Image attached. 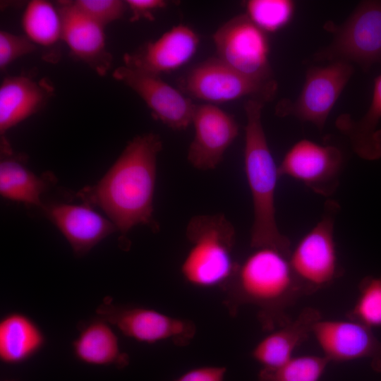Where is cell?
<instances>
[{"label": "cell", "mask_w": 381, "mask_h": 381, "mask_svg": "<svg viewBox=\"0 0 381 381\" xmlns=\"http://www.w3.org/2000/svg\"><path fill=\"white\" fill-rule=\"evenodd\" d=\"M162 149L159 135L133 138L105 175L76 194L83 202L99 207L123 237L134 226L158 229L153 218L157 160Z\"/></svg>", "instance_id": "6da1fadb"}, {"label": "cell", "mask_w": 381, "mask_h": 381, "mask_svg": "<svg viewBox=\"0 0 381 381\" xmlns=\"http://www.w3.org/2000/svg\"><path fill=\"white\" fill-rule=\"evenodd\" d=\"M252 248L223 289L224 304L231 315L243 306L254 307L262 328L270 332L291 320L288 310L305 294L291 266V248Z\"/></svg>", "instance_id": "7a4b0ae2"}, {"label": "cell", "mask_w": 381, "mask_h": 381, "mask_svg": "<svg viewBox=\"0 0 381 381\" xmlns=\"http://www.w3.org/2000/svg\"><path fill=\"white\" fill-rule=\"evenodd\" d=\"M265 104L258 99H249L244 104L243 163L253 210L250 246L273 245L290 248L289 239L280 232L276 221L275 192L280 176L262 124Z\"/></svg>", "instance_id": "3957f363"}, {"label": "cell", "mask_w": 381, "mask_h": 381, "mask_svg": "<svg viewBox=\"0 0 381 381\" xmlns=\"http://www.w3.org/2000/svg\"><path fill=\"white\" fill-rule=\"evenodd\" d=\"M186 236L190 244L181 274L188 284L222 290L234 277L238 262L234 258L236 231L222 214L193 217Z\"/></svg>", "instance_id": "277c9868"}, {"label": "cell", "mask_w": 381, "mask_h": 381, "mask_svg": "<svg viewBox=\"0 0 381 381\" xmlns=\"http://www.w3.org/2000/svg\"><path fill=\"white\" fill-rule=\"evenodd\" d=\"M324 27L333 39L316 52L315 61L356 63L364 69L381 63V1H362L342 24Z\"/></svg>", "instance_id": "5b68a950"}, {"label": "cell", "mask_w": 381, "mask_h": 381, "mask_svg": "<svg viewBox=\"0 0 381 381\" xmlns=\"http://www.w3.org/2000/svg\"><path fill=\"white\" fill-rule=\"evenodd\" d=\"M339 209L337 202L328 200L320 221L291 250V266L305 296L327 287L339 274L334 234Z\"/></svg>", "instance_id": "8992f818"}, {"label": "cell", "mask_w": 381, "mask_h": 381, "mask_svg": "<svg viewBox=\"0 0 381 381\" xmlns=\"http://www.w3.org/2000/svg\"><path fill=\"white\" fill-rule=\"evenodd\" d=\"M217 58L238 73L255 80H274L270 63L268 34L246 13L231 18L213 34Z\"/></svg>", "instance_id": "52a82bcc"}, {"label": "cell", "mask_w": 381, "mask_h": 381, "mask_svg": "<svg viewBox=\"0 0 381 381\" xmlns=\"http://www.w3.org/2000/svg\"><path fill=\"white\" fill-rule=\"evenodd\" d=\"M96 313L124 336L149 344L170 341L185 346L190 344L196 332L195 325L189 320L149 308L116 305L110 297L104 298Z\"/></svg>", "instance_id": "ba28073f"}, {"label": "cell", "mask_w": 381, "mask_h": 381, "mask_svg": "<svg viewBox=\"0 0 381 381\" xmlns=\"http://www.w3.org/2000/svg\"><path fill=\"white\" fill-rule=\"evenodd\" d=\"M182 86L191 97L214 105L245 97L267 102L274 97L277 90L275 80L262 82L249 78L217 57L193 67L183 80Z\"/></svg>", "instance_id": "9c48e42d"}, {"label": "cell", "mask_w": 381, "mask_h": 381, "mask_svg": "<svg viewBox=\"0 0 381 381\" xmlns=\"http://www.w3.org/2000/svg\"><path fill=\"white\" fill-rule=\"evenodd\" d=\"M353 73L351 64L340 61L310 68L298 97L281 101L277 114L312 123L321 131Z\"/></svg>", "instance_id": "30bf717a"}, {"label": "cell", "mask_w": 381, "mask_h": 381, "mask_svg": "<svg viewBox=\"0 0 381 381\" xmlns=\"http://www.w3.org/2000/svg\"><path fill=\"white\" fill-rule=\"evenodd\" d=\"M342 164L343 156L337 147L302 139L287 150L279 165V173L328 196L339 185Z\"/></svg>", "instance_id": "8fae6325"}, {"label": "cell", "mask_w": 381, "mask_h": 381, "mask_svg": "<svg viewBox=\"0 0 381 381\" xmlns=\"http://www.w3.org/2000/svg\"><path fill=\"white\" fill-rule=\"evenodd\" d=\"M112 75L133 90L145 102L155 119L168 127L180 131L192 124L196 104L161 76L125 65L118 67Z\"/></svg>", "instance_id": "7c38bea8"}, {"label": "cell", "mask_w": 381, "mask_h": 381, "mask_svg": "<svg viewBox=\"0 0 381 381\" xmlns=\"http://www.w3.org/2000/svg\"><path fill=\"white\" fill-rule=\"evenodd\" d=\"M192 124L194 137L189 145L187 159L200 170L216 168L238 135L234 117L212 104L195 105Z\"/></svg>", "instance_id": "4fadbf2b"}, {"label": "cell", "mask_w": 381, "mask_h": 381, "mask_svg": "<svg viewBox=\"0 0 381 381\" xmlns=\"http://www.w3.org/2000/svg\"><path fill=\"white\" fill-rule=\"evenodd\" d=\"M199 42V37L193 29L186 25H177L157 40L126 54L124 65L161 76L187 64L195 54Z\"/></svg>", "instance_id": "5bb4252c"}, {"label": "cell", "mask_w": 381, "mask_h": 381, "mask_svg": "<svg viewBox=\"0 0 381 381\" xmlns=\"http://www.w3.org/2000/svg\"><path fill=\"white\" fill-rule=\"evenodd\" d=\"M322 356L329 362L370 358L381 363V341L370 327L349 319L320 320L313 330Z\"/></svg>", "instance_id": "9a60e30c"}, {"label": "cell", "mask_w": 381, "mask_h": 381, "mask_svg": "<svg viewBox=\"0 0 381 381\" xmlns=\"http://www.w3.org/2000/svg\"><path fill=\"white\" fill-rule=\"evenodd\" d=\"M61 18V40L73 56L102 76L109 70L112 56L107 51L104 27L78 10L71 1L56 4Z\"/></svg>", "instance_id": "2e32d148"}, {"label": "cell", "mask_w": 381, "mask_h": 381, "mask_svg": "<svg viewBox=\"0 0 381 381\" xmlns=\"http://www.w3.org/2000/svg\"><path fill=\"white\" fill-rule=\"evenodd\" d=\"M42 207L78 256L85 255L117 231L110 219L85 202L80 205L55 203Z\"/></svg>", "instance_id": "e0dca14e"}, {"label": "cell", "mask_w": 381, "mask_h": 381, "mask_svg": "<svg viewBox=\"0 0 381 381\" xmlns=\"http://www.w3.org/2000/svg\"><path fill=\"white\" fill-rule=\"evenodd\" d=\"M53 92V86L44 78L6 77L0 86L1 135L40 111Z\"/></svg>", "instance_id": "ac0fdd59"}, {"label": "cell", "mask_w": 381, "mask_h": 381, "mask_svg": "<svg viewBox=\"0 0 381 381\" xmlns=\"http://www.w3.org/2000/svg\"><path fill=\"white\" fill-rule=\"evenodd\" d=\"M321 319L318 310L305 308L295 319L260 340L252 350L253 358L262 368H276L285 363L294 357L297 347L313 334L315 325Z\"/></svg>", "instance_id": "d6986e66"}, {"label": "cell", "mask_w": 381, "mask_h": 381, "mask_svg": "<svg viewBox=\"0 0 381 381\" xmlns=\"http://www.w3.org/2000/svg\"><path fill=\"white\" fill-rule=\"evenodd\" d=\"M112 327L97 316L78 326V334L72 342L75 358L90 365L126 367L128 355L121 351Z\"/></svg>", "instance_id": "ffe728a7"}, {"label": "cell", "mask_w": 381, "mask_h": 381, "mask_svg": "<svg viewBox=\"0 0 381 381\" xmlns=\"http://www.w3.org/2000/svg\"><path fill=\"white\" fill-rule=\"evenodd\" d=\"M45 336L28 315L11 312L0 320V360L9 365L22 363L44 346Z\"/></svg>", "instance_id": "44dd1931"}, {"label": "cell", "mask_w": 381, "mask_h": 381, "mask_svg": "<svg viewBox=\"0 0 381 381\" xmlns=\"http://www.w3.org/2000/svg\"><path fill=\"white\" fill-rule=\"evenodd\" d=\"M4 157L0 163V193L10 200L43 207L40 197L52 183L54 176H37L20 159Z\"/></svg>", "instance_id": "7402d4cb"}, {"label": "cell", "mask_w": 381, "mask_h": 381, "mask_svg": "<svg viewBox=\"0 0 381 381\" xmlns=\"http://www.w3.org/2000/svg\"><path fill=\"white\" fill-rule=\"evenodd\" d=\"M380 119L381 73L375 79L371 102L365 114L355 122L342 116L337 123L349 137L354 151L359 156L375 159L381 157V133L376 131Z\"/></svg>", "instance_id": "603a6c76"}, {"label": "cell", "mask_w": 381, "mask_h": 381, "mask_svg": "<svg viewBox=\"0 0 381 381\" xmlns=\"http://www.w3.org/2000/svg\"><path fill=\"white\" fill-rule=\"evenodd\" d=\"M22 26L25 35L35 45L49 47L61 40V18L56 5L49 1H30L23 14Z\"/></svg>", "instance_id": "cb8c5ba5"}, {"label": "cell", "mask_w": 381, "mask_h": 381, "mask_svg": "<svg viewBox=\"0 0 381 381\" xmlns=\"http://www.w3.org/2000/svg\"><path fill=\"white\" fill-rule=\"evenodd\" d=\"M329 361L323 356L292 357L276 368H262L258 381H319Z\"/></svg>", "instance_id": "d4e9b609"}, {"label": "cell", "mask_w": 381, "mask_h": 381, "mask_svg": "<svg viewBox=\"0 0 381 381\" xmlns=\"http://www.w3.org/2000/svg\"><path fill=\"white\" fill-rule=\"evenodd\" d=\"M296 4L291 0H249L246 14L267 34L285 28L292 20Z\"/></svg>", "instance_id": "484cf974"}, {"label": "cell", "mask_w": 381, "mask_h": 381, "mask_svg": "<svg viewBox=\"0 0 381 381\" xmlns=\"http://www.w3.org/2000/svg\"><path fill=\"white\" fill-rule=\"evenodd\" d=\"M359 294L346 318L369 327L381 326V275L367 277L360 283Z\"/></svg>", "instance_id": "4316f807"}, {"label": "cell", "mask_w": 381, "mask_h": 381, "mask_svg": "<svg viewBox=\"0 0 381 381\" xmlns=\"http://www.w3.org/2000/svg\"><path fill=\"white\" fill-rule=\"evenodd\" d=\"M71 1L78 10L104 27L120 19L127 8L126 1L121 0H75Z\"/></svg>", "instance_id": "83f0119b"}, {"label": "cell", "mask_w": 381, "mask_h": 381, "mask_svg": "<svg viewBox=\"0 0 381 381\" xmlns=\"http://www.w3.org/2000/svg\"><path fill=\"white\" fill-rule=\"evenodd\" d=\"M37 46L25 35L0 32V69L5 70L20 57L32 53Z\"/></svg>", "instance_id": "f1b7e54d"}, {"label": "cell", "mask_w": 381, "mask_h": 381, "mask_svg": "<svg viewBox=\"0 0 381 381\" xmlns=\"http://www.w3.org/2000/svg\"><path fill=\"white\" fill-rule=\"evenodd\" d=\"M126 3L131 13V22L142 18L153 20L154 13L167 5V2L164 0H126Z\"/></svg>", "instance_id": "f546056e"}, {"label": "cell", "mask_w": 381, "mask_h": 381, "mask_svg": "<svg viewBox=\"0 0 381 381\" xmlns=\"http://www.w3.org/2000/svg\"><path fill=\"white\" fill-rule=\"evenodd\" d=\"M226 368L217 365H205L186 371L174 381H224Z\"/></svg>", "instance_id": "4dcf8cb0"}, {"label": "cell", "mask_w": 381, "mask_h": 381, "mask_svg": "<svg viewBox=\"0 0 381 381\" xmlns=\"http://www.w3.org/2000/svg\"><path fill=\"white\" fill-rule=\"evenodd\" d=\"M4 381H14V380H5Z\"/></svg>", "instance_id": "1f68e13d"}]
</instances>
